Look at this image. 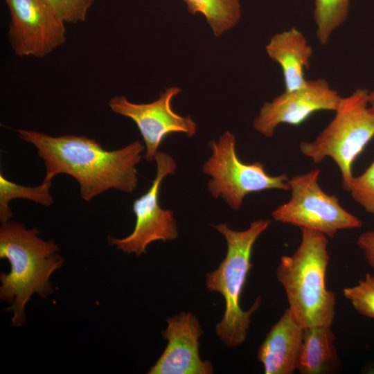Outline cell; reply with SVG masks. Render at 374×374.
Returning <instances> with one entry per match:
<instances>
[{
  "label": "cell",
  "mask_w": 374,
  "mask_h": 374,
  "mask_svg": "<svg viewBox=\"0 0 374 374\" xmlns=\"http://www.w3.org/2000/svg\"><path fill=\"white\" fill-rule=\"evenodd\" d=\"M18 133L20 139L36 148L44 161L43 181L52 182L57 175H69L78 182L85 201L112 188L132 193L138 185L136 166L145 148L139 141L109 151L86 136H52L26 130Z\"/></svg>",
  "instance_id": "1"
},
{
  "label": "cell",
  "mask_w": 374,
  "mask_h": 374,
  "mask_svg": "<svg viewBox=\"0 0 374 374\" xmlns=\"http://www.w3.org/2000/svg\"><path fill=\"white\" fill-rule=\"evenodd\" d=\"M39 234L37 229L15 221L0 226V258L11 266L10 273L0 274V299L11 304L7 310L13 314L12 327L25 324V306L34 294L46 299L53 293L49 278L64 262L54 240L45 241Z\"/></svg>",
  "instance_id": "2"
},
{
  "label": "cell",
  "mask_w": 374,
  "mask_h": 374,
  "mask_svg": "<svg viewBox=\"0 0 374 374\" xmlns=\"http://www.w3.org/2000/svg\"><path fill=\"white\" fill-rule=\"evenodd\" d=\"M301 229V241L291 256H283L276 277L283 287L292 317L301 327L331 326L335 295L328 290L326 275L330 256L323 233Z\"/></svg>",
  "instance_id": "3"
},
{
  "label": "cell",
  "mask_w": 374,
  "mask_h": 374,
  "mask_svg": "<svg viewBox=\"0 0 374 374\" xmlns=\"http://www.w3.org/2000/svg\"><path fill=\"white\" fill-rule=\"evenodd\" d=\"M271 223L268 219L257 220L247 229L240 231L229 229L226 223L212 225L225 238L227 252L217 269L207 274L206 286L209 291L219 292L224 299V314L216 324L215 331L228 346H237L244 341L251 316L260 305L261 299L258 296L249 310L243 311L240 299L253 266L251 256L253 244Z\"/></svg>",
  "instance_id": "4"
},
{
  "label": "cell",
  "mask_w": 374,
  "mask_h": 374,
  "mask_svg": "<svg viewBox=\"0 0 374 374\" xmlns=\"http://www.w3.org/2000/svg\"><path fill=\"white\" fill-rule=\"evenodd\" d=\"M368 92L357 89L341 98L335 115L314 140L299 145L301 153L314 163L332 159L341 176L342 188L349 192L352 166L374 137V109L368 103Z\"/></svg>",
  "instance_id": "5"
},
{
  "label": "cell",
  "mask_w": 374,
  "mask_h": 374,
  "mask_svg": "<svg viewBox=\"0 0 374 374\" xmlns=\"http://www.w3.org/2000/svg\"><path fill=\"white\" fill-rule=\"evenodd\" d=\"M235 145L236 137L229 131L209 142L212 154L204 163L202 171L211 177L208 188L213 197H221L231 209L237 211L250 193L271 189L290 190L286 173L272 176L261 162L241 161Z\"/></svg>",
  "instance_id": "6"
},
{
  "label": "cell",
  "mask_w": 374,
  "mask_h": 374,
  "mask_svg": "<svg viewBox=\"0 0 374 374\" xmlns=\"http://www.w3.org/2000/svg\"><path fill=\"white\" fill-rule=\"evenodd\" d=\"M319 174L317 168L289 179L290 199L271 212L273 219L321 232L328 238H333L340 230L361 228L362 221L344 208L337 197L322 190Z\"/></svg>",
  "instance_id": "7"
},
{
  "label": "cell",
  "mask_w": 374,
  "mask_h": 374,
  "mask_svg": "<svg viewBox=\"0 0 374 374\" xmlns=\"http://www.w3.org/2000/svg\"><path fill=\"white\" fill-rule=\"evenodd\" d=\"M154 160L157 174L148 190L136 199L132 206L136 224L132 233L124 238L108 237V242L127 254L139 256L146 253L147 247L157 240H172L177 238L176 220L172 211L163 209L159 204V192L163 179L176 172L174 159L158 151Z\"/></svg>",
  "instance_id": "8"
},
{
  "label": "cell",
  "mask_w": 374,
  "mask_h": 374,
  "mask_svg": "<svg viewBox=\"0 0 374 374\" xmlns=\"http://www.w3.org/2000/svg\"><path fill=\"white\" fill-rule=\"evenodd\" d=\"M4 1L10 12L8 35L15 55L42 58L64 42V22L47 0Z\"/></svg>",
  "instance_id": "9"
},
{
  "label": "cell",
  "mask_w": 374,
  "mask_h": 374,
  "mask_svg": "<svg viewBox=\"0 0 374 374\" xmlns=\"http://www.w3.org/2000/svg\"><path fill=\"white\" fill-rule=\"evenodd\" d=\"M181 91L178 87H168L157 100L150 103H133L124 96H115L109 101L114 113L130 118L136 124L145 143L147 161L154 160L167 135L182 133L192 137L196 133L197 124L192 118L182 116L172 108L173 98Z\"/></svg>",
  "instance_id": "10"
},
{
  "label": "cell",
  "mask_w": 374,
  "mask_h": 374,
  "mask_svg": "<svg viewBox=\"0 0 374 374\" xmlns=\"http://www.w3.org/2000/svg\"><path fill=\"white\" fill-rule=\"evenodd\" d=\"M341 97L323 78L308 80L299 89L285 91L265 102L253 122V128L267 138H271L280 124L299 125L314 113L335 112Z\"/></svg>",
  "instance_id": "11"
},
{
  "label": "cell",
  "mask_w": 374,
  "mask_h": 374,
  "mask_svg": "<svg viewBox=\"0 0 374 374\" xmlns=\"http://www.w3.org/2000/svg\"><path fill=\"white\" fill-rule=\"evenodd\" d=\"M161 335L168 345L148 374H211L213 366L199 355V339L203 334L197 318L181 312L166 319Z\"/></svg>",
  "instance_id": "12"
},
{
  "label": "cell",
  "mask_w": 374,
  "mask_h": 374,
  "mask_svg": "<svg viewBox=\"0 0 374 374\" xmlns=\"http://www.w3.org/2000/svg\"><path fill=\"white\" fill-rule=\"evenodd\" d=\"M303 335L304 328L287 308L258 349L257 359L265 374H293L297 370Z\"/></svg>",
  "instance_id": "13"
},
{
  "label": "cell",
  "mask_w": 374,
  "mask_h": 374,
  "mask_svg": "<svg viewBox=\"0 0 374 374\" xmlns=\"http://www.w3.org/2000/svg\"><path fill=\"white\" fill-rule=\"evenodd\" d=\"M268 56L280 66L285 91L305 86V71L310 66L313 53L305 35L293 27L273 35L265 46Z\"/></svg>",
  "instance_id": "14"
},
{
  "label": "cell",
  "mask_w": 374,
  "mask_h": 374,
  "mask_svg": "<svg viewBox=\"0 0 374 374\" xmlns=\"http://www.w3.org/2000/svg\"><path fill=\"white\" fill-rule=\"evenodd\" d=\"M331 326L304 329L297 370L301 374H328L339 365Z\"/></svg>",
  "instance_id": "15"
},
{
  "label": "cell",
  "mask_w": 374,
  "mask_h": 374,
  "mask_svg": "<svg viewBox=\"0 0 374 374\" xmlns=\"http://www.w3.org/2000/svg\"><path fill=\"white\" fill-rule=\"evenodd\" d=\"M192 15H203L214 36L222 35L233 28L241 17L239 0H183Z\"/></svg>",
  "instance_id": "16"
},
{
  "label": "cell",
  "mask_w": 374,
  "mask_h": 374,
  "mask_svg": "<svg viewBox=\"0 0 374 374\" xmlns=\"http://www.w3.org/2000/svg\"><path fill=\"white\" fill-rule=\"evenodd\" d=\"M52 182L44 181L34 187L22 186L7 179L0 173V221L8 222L13 213L9 206L12 199H26L45 206L53 204V198L50 193Z\"/></svg>",
  "instance_id": "17"
},
{
  "label": "cell",
  "mask_w": 374,
  "mask_h": 374,
  "mask_svg": "<svg viewBox=\"0 0 374 374\" xmlns=\"http://www.w3.org/2000/svg\"><path fill=\"white\" fill-rule=\"evenodd\" d=\"M349 4V0H314V19L320 44H326L332 33L345 22Z\"/></svg>",
  "instance_id": "18"
},
{
  "label": "cell",
  "mask_w": 374,
  "mask_h": 374,
  "mask_svg": "<svg viewBox=\"0 0 374 374\" xmlns=\"http://www.w3.org/2000/svg\"><path fill=\"white\" fill-rule=\"evenodd\" d=\"M343 294L359 314L374 319V276L366 274L357 285L344 289Z\"/></svg>",
  "instance_id": "19"
},
{
  "label": "cell",
  "mask_w": 374,
  "mask_h": 374,
  "mask_svg": "<svg viewBox=\"0 0 374 374\" xmlns=\"http://www.w3.org/2000/svg\"><path fill=\"white\" fill-rule=\"evenodd\" d=\"M348 193L367 213L374 215V160L362 174L353 177Z\"/></svg>",
  "instance_id": "20"
},
{
  "label": "cell",
  "mask_w": 374,
  "mask_h": 374,
  "mask_svg": "<svg viewBox=\"0 0 374 374\" xmlns=\"http://www.w3.org/2000/svg\"><path fill=\"white\" fill-rule=\"evenodd\" d=\"M57 17L67 23L86 20L94 0H47Z\"/></svg>",
  "instance_id": "21"
},
{
  "label": "cell",
  "mask_w": 374,
  "mask_h": 374,
  "mask_svg": "<svg viewBox=\"0 0 374 374\" xmlns=\"http://www.w3.org/2000/svg\"><path fill=\"white\" fill-rule=\"evenodd\" d=\"M357 244L363 251L367 262L374 268V231H365L358 237Z\"/></svg>",
  "instance_id": "22"
},
{
  "label": "cell",
  "mask_w": 374,
  "mask_h": 374,
  "mask_svg": "<svg viewBox=\"0 0 374 374\" xmlns=\"http://www.w3.org/2000/svg\"><path fill=\"white\" fill-rule=\"evenodd\" d=\"M368 103L369 105L374 109V90L368 92Z\"/></svg>",
  "instance_id": "23"
}]
</instances>
